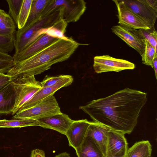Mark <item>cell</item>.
I'll use <instances>...</instances> for the list:
<instances>
[{
    "label": "cell",
    "instance_id": "6da1fadb",
    "mask_svg": "<svg viewBox=\"0 0 157 157\" xmlns=\"http://www.w3.org/2000/svg\"><path fill=\"white\" fill-rule=\"evenodd\" d=\"M147 95L126 88L105 98L92 100L79 108L93 121L129 134L137 124L141 110L147 101Z\"/></svg>",
    "mask_w": 157,
    "mask_h": 157
},
{
    "label": "cell",
    "instance_id": "7a4b0ae2",
    "mask_svg": "<svg viewBox=\"0 0 157 157\" xmlns=\"http://www.w3.org/2000/svg\"><path fill=\"white\" fill-rule=\"evenodd\" d=\"M80 45L71 37L58 39L15 64L6 74L13 80L19 77L40 74L50 69L53 65L68 59Z\"/></svg>",
    "mask_w": 157,
    "mask_h": 157
},
{
    "label": "cell",
    "instance_id": "3957f363",
    "mask_svg": "<svg viewBox=\"0 0 157 157\" xmlns=\"http://www.w3.org/2000/svg\"><path fill=\"white\" fill-rule=\"evenodd\" d=\"M63 9L59 7L56 10L26 29H18L15 37V53H19L36 39V33L40 29L48 28L63 19Z\"/></svg>",
    "mask_w": 157,
    "mask_h": 157
},
{
    "label": "cell",
    "instance_id": "277c9868",
    "mask_svg": "<svg viewBox=\"0 0 157 157\" xmlns=\"http://www.w3.org/2000/svg\"><path fill=\"white\" fill-rule=\"evenodd\" d=\"M86 3L83 0H51L43 11V18L54 11L59 7L63 8V19L67 23L78 21L86 9Z\"/></svg>",
    "mask_w": 157,
    "mask_h": 157
},
{
    "label": "cell",
    "instance_id": "5b68a950",
    "mask_svg": "<svg viewBox=\"0 0 157 157\" xmlns=\"http://www.w3.org/2000/svg\"><path fill=\"white\" fill-rule=\"evenodd\" d=\"M16 100L12 114H15L21 107L38 91L42 88L40 82L34 75L18 77L12 82Z\"/></svg>",
    "mask_w": 157,
    "mask_h": 157
},
{
    "label": "cell",
    "instance_id": "8992f818",
    "mask_svg": "<svg viewBox=\"0 0 157 157\" xmlns=\"http://www.w3.org/2000/svg\"><path fill=\"white\" fill-rule=\"evenodd\" d=\"M61 113L56 98L54 94H52L31 107L19 111L12 118L36 120Z\"/></svg>",
    "mask_w": 157,
    "mask_h": 157
},
{
    "label": "cell",
    "instance_id": "52a82bcc",
    "mask_svg": "<svg viewBox=\"0 0 157 157\" xmlns=\"http://www.w3.org/2000/svg\"><path fill=\"white\" fill-rule=\"evenodd\" d=\"M93 67L95 72L101 73L133 70L135 68V66L134 64L128 61L106 55L95 56Z\"/></svg>",
    "mask_w": 157,
    "mask_h": 157
},
{
    "label": "cell",
    "instance_id": "ba28073f",
    "mask_svg": "<svg viewBox=\"0 0 157 157\" xmlns=\"http://www.w3.org/2000/svg\"><path fill=\"white\" fill-rule=\"evenodd\" d=\"M118 1L141 19L150 29L154 27L157 17V11L149 5L147 0Z\"/></svg>",
    "mask_w": 157,
    "mask_h": 157
},
{
    "label": "cell",
    "instance_id": "9c48e42d",
    "mask_svg": "<svg viewBox=\"0 0 157 157\" xmlns=\"http://www.w3.org/2000/svg\"><path fill=\"white\" fill-rule=\"evenodd\" d=\"M112 32L130 47L136 50L141 56L145 49V41L138 34L137 30H134L119 25L111 28Z\"/></svg>",
    "mask_w": 157,
    "mask_h": 157
},
{
    "label": "cell",
    "instance_id": "30bf717a",
    "mask_svg": "<svg viewBox=\"0 0 157 157\" xmlns=\"http://www.w3.org/2000/svg\"><path fill=\"white\" fill-rule=\"evenodd\" d=\"M128 149L124 134L110 129L108 133L106 157L124 156L126 155Z\"/></svg>",
    "mask_w": 157,
    "mask_h": 157
},
{
    "label": "cell",
    "instance_id": "8fae6325",
    "mask_svg": "<svg viewBox=\"0 0 157 157\" xmlns=\"http://www.w3.org/2000/svg\"><path fill=\"white\" fill-rule=\"evenodd\" d=\"M73 81V78L71 76L65 75L63 78L59 81L54 85L42 88L39 90L21 107L19 111L25 109L35 105L46 98L52 94H54L56 91L61 88L70 85Z\"/></svg>",
    "mask_w": 157,
    "mask_h": 157
},
{
    "label": "cell",
    "instance_id": "7c38bea8",
    "mask_svg": "<svg viewBox=\"0 0 157 157\" xmlns=\"http://www.w3.org/2000/svg\"><path fill=\"white\" fill-rule=\"evenodd\" d=\"M117 6L119 25L137 30L150 29L145 22L117 0H113Z\"/></svg>",
    "mask_w": 157,
    "mask_h": 157
},
{
    "label": "cell",
    "instance_id": "4fadbf2b",
    "mask_svg": "<svg viewBox=\"0 0 157 157\" xmlns=\"http://www.w3.org/2000/svg\"><path fill=\"white\" fill-rule=\"evenodd\" d=\"M90 122L86 119L73 120L65 134L70 146L75 150L81 145L86 136Z\"/></svg>",
    "mask_w": 157,
    "mask_h": 157
},
{
    "label": "cell",
    "instance_id": "5bb4252c",
    "mask_svg": "<svg viewBox=\"0 0 157 157\" xmlns=\"http://www.w3.org/2000/svg\"><path fill=\"white\" fill-rule=\"evenodd\" d=\"M58 39L46 33L43 34L23 51L14 54L13 57L15 64L30 57Z\"/></svg>",
    "mask_w": 157,
    "mask_h": 157
},
{
    "label": "cell",
    "instance_id": "9a60e30c",
    "mask_svg": "<svg viewBox=\"0 0 157 157\" xmlns=\"http://www.w3.org/2000/svg\"><path fill=\"white\" fill-rule=\"evenodd\" d=\"M40 127L55 130L65 135L73 120L67 115L61 113L36 119Z\"/></svg>",
    "mask_w": 157,
    "mask_h": 157
},
{
    "label": "cell",
    "instance_id": "2e32d148",
    "mask_svg": "<svg viewBox=\"0 0 157 157\" xmlns=\"http://www.w3.org/2000/svg\"><path fill=\"white\" fill-rule=\"evenodd\" d=\"M110 129L101 123L90 121L86 134V136H90L95 140L105 157H106L108 133Z\"/></svg>",
    "mask_w": 157,
    "mask_h": 157
},
{
    "label": "cell",
    "instance_id": "e0dca14e",
    "mask_svg": "<svg viewBox=\"0 0 157 157\" xmlns=\"http://www.w3.org/2000/svg\"><path fill=\"white\" fill-rule=\"evenodd\" d=\"M13 81L0 90V115L8 114L12 113L13 111L16 94Z\"/></svg>",
    "mask_w": 157,
    "mask_h": 157
},
{
    "label": "cell",
    "instance_id": "ac0fdd59",
    "mask_svg": "<svg viewBox=\"0 0 157 157\" xmlns=\"http://www.w3.org/2000/svg\"><path fill=\"white\" fill-rule=\"evenodd\" d=\"M75 150L78 157H105L95 140L90 136H86Z\"/></svg>",
    "mask_w": 157,
    "mask_h": 157
},
{
    "label": "cell",
    "instance_id": "d6986e66",
    "mask_svg": "<svg viewBox=\"0 0 157 157\" xmlns=\"http://www.w3.org/2000/svg\"><path fill=\"white\" fill-rule=\"evenodd\" d=\"M51 0H33L29 14L26 23L22 29H26L41 19L42 13Z\"/></svg>",
    "mask_w": 157,
    "mask_h": 157
},
{
    "label": "cell",
    "instance_id": "ffe728a7",
    "mask_svg": "<svg viewBox=\"0 0 157 157\" xmlns=\"http://www.w3.org/2000/svg\"><path fill=\"white\" fill-rule=\"evenodd\" d=\"M152 146L147 140L135 143L128 149L126 157H149L151 156Z\"/></svg>",
    "mask_w": 157,
    "mask_h": 157
},
{
    "label": "cell",
    "instance_id": "44dd1931",
    "mask_svg": "<svg viewBox=\"0 0 157 157\" xmlns=\"http://www.w3.org/2000/svg\"><path fill=\"white\" fill-rule=\"evenodd\" d=\"M39 126L40 124L36 120L20 118L8 120L6 119L0 120V128H21L23 127Z\"/></svg>",
    "mask_w": 157,
    "mask_h": 157
},
{
    "label": "cell",
    "instance_id": "7402d4cb",
    "mask_svg": "<svg viewBox=\"0 0 157 157\" xmlns=\"http://www.w3.org/2000/svg\"><path fill=\"white\" fill-rule=\"evenodd\" d=\"M33 0H23V3L18 15L16 26L18 29L24 27L28 18Z\"/></svg>",
    "mask_w": 157,
    "mask_h": 157
},
{
    "label": "cell",
    "instance_id": "603a6c76",
    "mask_svg": "<svg viewBox=\"0 0 157 157\" xmlns=\"http://www.w3.org/2000/svg\"><path fill=\"white\" fill-rule=\"evenodd\" d=\"M16 32V25L11 17L9 16L0 22V35L14 36Z\"/></svg>",
    "mask_w": 157,
    "mask_h": 157
},
{
    "label": "cell",
    "instance_id": "cb8c5ba5",
    "mask_svg": "<svg viewBox=\"0 0 157 157\" xmlns=\"http://www.w3.org/2000/svg\"><path fill=\"white\" fill-rule=\"evenodd\" d=\"M144 41V51L141 56L142 63L146 65L150 66L153 68V61L155 56L157 55V52L146 40L145 39Z\"/></svg>",
    "mask_w": 157,
    "mask_h": 157
},
{
    "label": "cell",
    "instance_id": "d4e9b609",
    "mask_svg": "<svg viewBox=\"0 0 157 157\" xmlns=\"http://www.w3.org/2000/svg\"><path fill=\"white\" fill-rule=\"evenodd\" d=\"M138 34L144 39L146 40L154 48L157 52V33L154 27L150 29H137Z\"/></svg>",
    "mask_w": 157,
    "mask_h": 157
},
{
    "label": "cell",
    "instance_id": "484cf974",
    "mask_svg": "<svg viewBox=\"0 0 157 157\" xmlns=\"http://www.w3.org/2000/svg\"><path fill=\"white\" fill-rule=\"evenodd\" d=\"M15 64L13 56L0 52V74H6Z\"/></svg>",
    "mask_w": 157,
    "mask_h": 157
},
{
    "label": "cell",
    "instance_id": "4316f807",
    "mask_svg": "<svg viewBox=\"0 0 157 157\" xmlns=\"http://www.w3.org/2000/svg\"><path fill=\"white\" fill-rule=\"evenodd\" d=\"M9 6V15L12 18L16 25L17 18L23 3V0H7Z\"/></svg>",
    "mask_w": 157,
    "mask_h": 157
},
{
    "label": "cell",
    "instance_id": "83f0119b",
    "mask_svg": "<svg viewBox=\"0 0 157 157\" xmlns=\"http://www.w3.org/2000/svg\"><path fill=\"white\" fill-rule=\"evenodd\" d=\"M15 36L0 35V52L8 53L14 49Z\"/></svg>",
    "mask_w": 157,
    "mask_h": 157
},
{
    "label": "cell",
    "instance_id": "f1b7e54d",
    "mask_svg": "<svg viewBox=\"0 0 157 157\" xmlns=\"http://www.w3.org/2000/svg\"><path fill=\"white\" fill-rule=\"evenodd\" d=\"M65 75L56 76L46 75L40 83L42 88L52 86L55 85L59 81L63 78Z\"/></svg>",
    "mask_w": 157,
    "mask_h": 157
},
{
    "label": "cell",
    "instance_id": "f546056e",
    "mask_svg": "<svg viewBox=\"0 0 157 157\" xmlns=\"http://www.w3.org/2000/svg\"><path fill=\"white\" fill-rule=\"evenodd\" d=\"M13 80L6 74H0V90Z\"/></svg>",
    "mask_w": 157,
    "mask_h": 157
},
{
    "label": "cell",
    "instance_id": "4dcf8cb0",
    "mask_svg": "<svg viewBox=\"0 0 157 157\" xmlns=\"http://www.w3.org/2000/svg\"><path fill=\"white\" fill-rule=\"evenodd\" d=\"M31 157H45V153L42 150L36 149L33 150L31 152Z\"/></svg>",
    "mask_w": 157,
    "mask_h": 157
},
{
    "label": "cell",
    "instance_id": "1f68e13d",
    "mask_svg": "<svg viewBox=\"0 0 157 157\" xmlns=\"http://www.w3.org/2000/svg\"><path fill=\"white\" fill-rule=\"evenodd\" d=\"M147 1L151 7L157 11V0H147Z\"/></svg>",
    "mask_w": 157,
    "mask_h": 157
},
{
    "label": "cell",
    "instance_id": "d6a6232c",
    "mask_svg": "<svg viewBox=\"0 0 157 157\" xmlns=\"http://www.w3.org/2000/svg\"><path fill=\"white\" fill-rule=\"evenodd\" d=\"M9 15L3 10L0 9V22L3 21Z\"/></svg>",
    "mask_w": 157,
    "mask_h": 157
},
{
    "label": "cell",
    "instance_id": "836d02e7",
    "mask_svg": "<svg viewBox=\"0 0 157 157\" xmlns=\"http://www.w3.org/2000/svg\"><path fill=\"white\" fill-rule=\"evenodd\" d=\"M153 67L154 69L155 75L156 79H157V55H156L153 61Z\"/></svg>",
    "mask_w": 157,
    "mask_h": 157
},
{
    "label": "cell",
    "instance_id": "e575fe53",
    "mask_svg": "<svg viewBox=\"0 0 157 157\" xmlns=\"http://www.w3.org/2000/svg\"><path fill=\"white\" fill-rule=\"evenodd\" d=\"M55 157H71V156L67 152H64L56 155Z\"/></svg>",
    "mask_w": 157,
    "mask_h": 157
},
{
    "label": "cell",
    "instance_id": "d590c367",
    "mask_svg": "<svg viewBox=\"0 0 157 157\" xmlns=\"http://www.w3.org/2000/svg\"><path fill=\"white\" fill-rule=\"evenodd\" d=\"M126 155H125V156H124L121 157H126Z\"/></svg>",
    "mask_w": 157,
    "mask_h": 157
},
{
    "label": "cell",
    "instance_id": "8d00e7d4",
    "mask_svg": "<svg viewBox=\"0 0 157 157\" xmlns=\"http://www.w3.org/2000/svg\"><path fill=\"white\" fill-rule=\"evenodd\" d=\"M151 157V156H150V157Z\"/></svg>",
    "mask_w": 157,
    "mask_h": 157
}]
</instances>
